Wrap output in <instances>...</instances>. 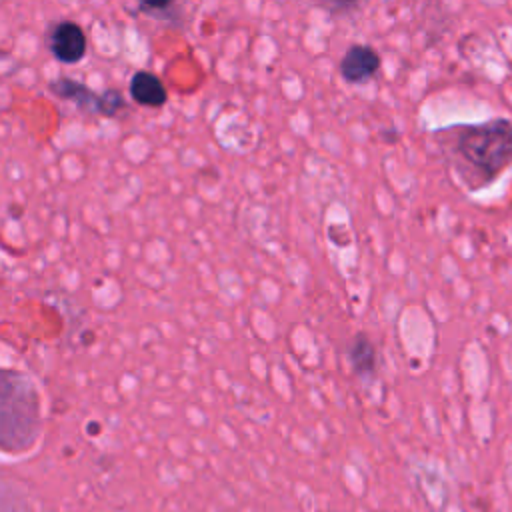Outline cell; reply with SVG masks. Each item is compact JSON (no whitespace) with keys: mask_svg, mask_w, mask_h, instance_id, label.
<instances>
[{"mask_svg":"<svg viewBox=\"0 0 512 512\" xmlns=\"http://www.w3.org/2000/svg\"><path fill=\"white\" fill-rule=\"evenodd\" d=\"M456 152L480 176L494 178L512 164V122L494 118L466 126L456 140Z\"/></svg>","mask_w":512,"mask_h":512,"instance_id":"cell-1","label":"cell"},{"mask_svg":"<svg viewBox=\"0 0 512 512\" xmlns=\"http://www.w3.org/2000/svg\"><path fill=\"white\" fill-rule=\"evenodd\" d=\"M18 382V374H16ZM14 382L16 390V402H12L10 396L4 394L2 400V442L6 450L20 452L26 450L34 438H36V428H38V402H36V392L26 382L20 378V384Z\"/></svg>","mask_w":512,"mask_h":512,"instance_id":"cell-2","label":"cell"},{"mask_svg":"<svg viewBox=\"0 0 512 512\" xmlns=\"http://www.w3.org/2000/svg\"><path fill=\"white\" fill-rule=\"evenodd\" d=\"M48 88L54 96H58L62 100H72L84 112L114 116L124 106V98H122L120 90H116V88L96 94L86 84H80L70 78H58V80L50 82Z\"/></svg>","mask_w":512,"mask_h":512,"instance_id":"cell-3","label":"cell"},{"mask_svg":"<svg viewBox=\"0 0 512 512\" xmlns=\"http://www.w3.org/2000/svg\"><path fill=\"white\" fill-rule=\"evenodd\" d=\"M48 50L52 56L64 64H74L86 54V34L80 24L72 20L56 22L46 36Z\"/></svg>","mask_w":512,"mask_h":512,"instance_id":"cell-4","label":"cell"},{"mask_svg":"<svg viewBox=\"0 0 512 512\" xmlns=\"http://www.w3.org/2000/svg\"><path fill=\"white\" fill-rule=\"evenodd\" d=\"M380 68V56L372 46L352 44L340 60V74L346 82L360 84L372 78Z\"/></svg>","mask_w":512,"mask_h":512,"instance_id":"cell-5","label":"cell"},{"mask_svg":"<svg viewBox=\"0 0 512 512\" xmlns=\"http://www.w3.org/2000/svg\"><path fill=\"white\" fill-rule=\"evenodd\" d=\"M130 96L134 102L142 106H152V108L162 106L168 98L162 80L148 70H138L130 78Z\"/></svg>","mask_w":512,"mask_h":512,"instance_id":"cell-6","label":"cell"},{"mask_svg":"<svg viewBox=\"0 0 512 512\" xmlns=\"http://www.w3.org/2000/svg\"><path fill=\"white\" fill-rule=\"evenodd\" d=\"M350 362H352V368L356 374H370L374 372V366H376V350L372 346V342L360 334L354 338L352 346H350Z\"/></svg>","mask_w":512,"mask_h":512,"instance_id":"cell-7","label":"cell"}]
</instances>
